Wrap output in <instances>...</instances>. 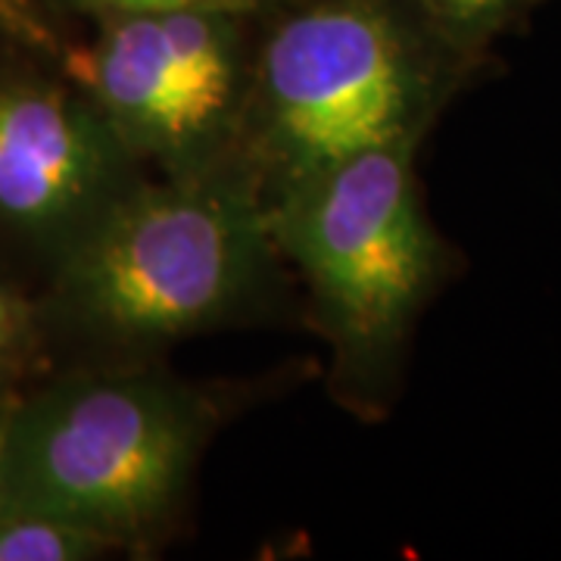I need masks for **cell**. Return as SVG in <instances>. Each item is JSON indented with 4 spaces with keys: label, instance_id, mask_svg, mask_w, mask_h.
I'll return each instance as SVG.
<instances>
[{
    "label": "cell",
    "instance_id": "cell-6",
    "mask_svg": "<svg viewBox=\"0 0 561 561\" xmlns=\"http://www.w3.org/2000/svg\"><path fill=\"white\" fill-rule=\"evenodd\" d=\"M140 179L69 76L0 69V238L54 265Z\"/></svg>",
    "mask_w": 561,
    "mask_h": 561
},
{
    "label": "cell",
    "instance_id": "cell-3",
    "mask_svg": "<svg viewBox=\"0 0 561 561\" xmlns=\"http://www.w3.org/2000/svg\"><path fill=\"white\" fill-rule=\"evenodd\" d=\"M424 35L393 0H309L280 16L253 57L241 144L262 194L421 138L434 106Z\"/></svg>",
    "mask_w": 561,
    "mask_h": 561
},
{
    "label": "cell",
    "instance_id": "cell-11",
    "mask_svg": "<svg viewBox=\"0 0 561 561\" xmlns=\"http://www.w3.org/2000/svg\"><path fill=\"white\" fill-rule=\"evenodd\" d=\"M0 25H7L13 32H22L28 38H41V28L28 13H22L20 0H0Z\"/></svg>",
    "mask_w": 561,
    "mask_h": 561
},
{
    "label": "cell",
    "instance_id": "cell-8",
    "mask_svg": "<svg viewBox=\"0 0 561 561\" xmlns=\"http://www.w3.org/2000/svg\"><path fill=\"white\" fill-rule=\"evenodd\" d=\"M527 0H402V7L424 25L431 38L453 50L481 47Z\"/></svg>",
    "mask_w": 561,
    "mask_h": 561
},
{
    "label": "cell",
    "instance_id": "cell-7",
    "mask_svg": "<svg viewBox=\"0 0 561 561\" xmlns=\"http://www.w3.org/2000/svg\"><path fill=\"white\" fill-rule=\"evenodd\" d=\"M110 549L116 546L76 524L0 508V561H91Z\"/></svg>",
    "mask_w": 561,
    "mask_h": 561
},
{
    "label": "cell",
    "instance_id": "cell-1",
    "mask_svg": "<svg viewBox=\"0 0 561 561\" xmlns=\"http://www.w3.org/2000/svg\"><path fill=\"white\" fill-rule=\"evenodd\" d=\"M280 253L262 184L243 160L135 181L50 265L44 321L138 353L241 319Z\"/></svg>",
    "mask_w": 561,
    "mask_h": 561
},
{
    "label": "cell",
    "instance_id": "cell-9",
    "mask_svg": "<svg viewBox=\"0 0 561 561\" xmlns=\"http://www.w3.org/2000/svg\"><path fill=\"white\" fill-rule=\"evenodd\" d=\"M44 324L38 302L0 280V402L16 397V383L38 353Z\"/></svg>",
    "mask_w": 561,
    "mask_h": 561
},
{
    "label": "cell",
    "instance_id": "cell-2",
    "mask_svg": "<svg viewBox=\"0 0 561 561\" xmlns=\"http://www.w3.org/2000/svg\"><path fill=\"white\" fill-rule=\"evenodd\" d=\"M213 427L206 393L162 371L54 378L7 405L0 508L60 518L125 549L179 512Z\"/></svg>",
    "mask_w": 561,
    "mask_h": 561
},
{
    "label": "cell",
    "instance_id": "cell-10",
    "mask_svg": "<svg viewBox=\"0 0 561 561\" xmlns=\"http://www.w3.org/2000/svg\"><path fill=\"white\" fill-rule=\"evenodd\" d=\"M84 13L98 20H116L131 13H157V10H181V7H213V10H234V13H256L265 0H72Z\"/></svg>",
    "mask_w": 561,
    "mask_h": 561
},
{
    "label": "cell",
    "instance_id": "cell-5",
    "mask_svg": "<svg viewBox=\"0 0 561 561\" xmlns=\"http://www.w3.org/2000/svg\"><path fill=\"white\" fill-rule=\"evenodd\" d=\"M250 13L181 7L103 20L66 76L94 101L125 150L162 175L241 160L253 88Z\"/></svg>",
    "mask_w": 561,
    "mask_h": 561
},
{
    "label": "cell",
    "instance_id": "cell-12",
    "mask_svg": "<svg viewBox=\"0 0 561 561\" xmlns=\"http://www.w3.org/2000/svg\"><path fill=\"white\" fill-rule=\"evenodd\" d=\"M7 405H10V400L0 402V434H3V419H7Z\"/></svg>",
    "mask_w": 561,
    "mask_h": 561
},
{
    "label": "cell",
    "instance_id": "cell-4",
    "mask_svg": "<svg viewBox=\"0 0 561 561\" xmlns=\"http://www.w3.org/2000/svg\"><path fill=\"white\" fill-rule=\"evenodd\" d=\"M415 147L419 138L368 150L265 197L280 260L306 280L353 383L381 381L443 272Z\"/></svg>",
    "mask_w": 561,
    "mask_h": 561
}]
</instances>
